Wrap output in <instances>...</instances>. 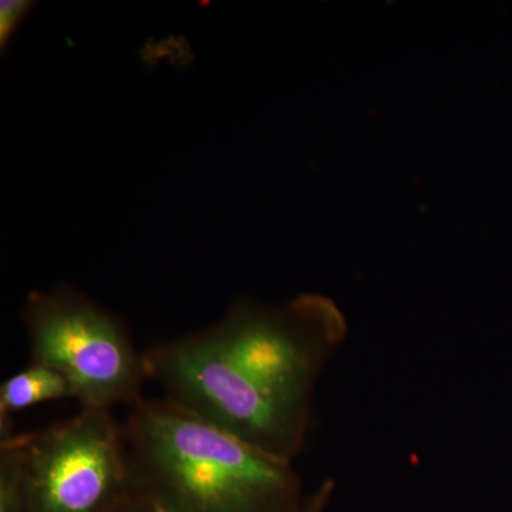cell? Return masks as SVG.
<instances>
[{
	"mask_svg": "<svg viewBox=\"0 0 512 512\" xmlns=\"http://www.w3.org/2000/svg\"><path fill=\"white\" fill-rule=\"evenodd\" d=\"M32 2L26 0H3L0 3V45L8 46L13 33L28 15Z\"/></svg>",
	"mask_w": 512,
	"mask_h": 512,
	"instance_id": "cell-6",
	"label": "cell"
},
{
	"mask_svg": "<svg viewBox=\"0 0 512 512\" xmlns=\"http://www.w3.org/2000/svg\"><path fill=\"white\" fill-rule=\"evenodd\" d=\"M73 399L69 382L52 367L29 363L0 386V431L12 436L10 416L50 400Z\"/></svg>",
	"mask_w": 512,
	"mask_h": 512,
	"instance_id": "cell-5",
	"label": "cell"
},
{
	"mask_svg": "<svg viewBox=\"0 0 512 512\" xmlns=\"http://www.w3.org/2000/svg\"><path fill=\"white\" fill-rule=\"evenodd\" d=\"M338 328L320 296L282 306L241 299L220 322L147 349L148 376L171 402L291 463Z\"/></svg>",
	"mask_w": 512,
	"mask_h": 512,
	"instance_id": "cell-1",
	"label": "cell"
},
{
	"mask_svg": "<svg viewBox=\"0 0 512 512\" xmlns=\"http://www.w3.org/2000/svg\"><path fill=\"white\" fill-rule=\"evenodd\" d=\"M23 320L29 363L59 372L82 409L113 410L143 399L150 380L146 352L136 348L116 313L62 285L30 293Z\"/></svg>",
	"mask_w": 512,
	"mask_h": 512,
	"instance_id": "cell-4",
	"label": "cell"
},
{
	"mask_svg": "<svg viewBox=\"0 0 512 512\" xmlns=\"http://www.w3.org/2000/svg\"><path fill=\"white\" fill-rule=\"evenodd\" d=\"M113 512H171L163 505L158 504L157 501L151 500L147 495L138 493L134 490L133 493L124 498L123 501Z\"/></svg>",
	"mask_w": 512,
	"mask_h": 512,
	"instance_id": "cell-7",
	"label": "cell"
},
{
	"mask_svg": "<svg viewBox=\"0 0 512 512\" xmlns=\"http://www.w3.org/2000/svg\"><path fill=\"white\" fill-rule=\"evenodd\" d=\"M123 429L134 487L171 512H274L295 491L289 461L167 397L128 407Z\"/></svg>",
	"mask_w": 512,
	"mask_h": 512,
	"instance_id": "cell-2",
	"label": "cell"
},
{
	"mask_svg": "<svg viewBox=\"0 0 512 512\" xmlns=\"http://www.w3.org/2000/svg\"><path fill=\"white\" fill-rule=\"evenodd\" d=\"M20 512H113L136 490L123 421L113 410L80 412L0 441Z\"/></svg>",
	"mask_w": 512,
	"mask_h": 512,
	"instance_id": "cell-3",
	"label": "cell"
}]
</instances>
